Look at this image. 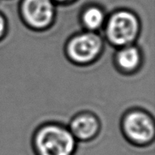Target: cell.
I'll use <instances>...</instances> for the list:
<instances>
[{"label": "cell", "instance_id": "obj_1", "mask_svg": "<svg viewBox=\"0 0 155 155\" xmlns=\"http://www.w3.org/2000/svg\"><path fill=\"white\" fill-rule=\"evenodd\" d=\"M32 148L35 155H75L78 141L68 126L58 122H46L34 130Z\"/></svg>", "mask_w": 155, "mask_h": 155}, {"label": "cell", "instance_id": "obj_2", "mask_svg": "<svg viewBox=\"0 0 155 155\" xmlns=\"http://www.w3.org/2000/svg\"><path fill=\"white\" fill-rule=\"evenodd\" d=\"M120 130L125 140L131 145L148 147L155 139L154 118L143 108H129L122 115Z\"/></svg>", "mask_w": 155, "mask_h": 155}, {"label": "cell", "instance_id": "obj_3", "mask_svg": "<svg viewBox=\"0 0 155 155\" xmlns=\"http://www.w3.org/2000/svg\"><path fill=\"white\" fill-rule=\"evenodd\" d=\"M138 28V18L134 14L128 11H119L109 18L106 34L113 44L127 46L135 39Z\"/></svg>", "mask_w": 155, "mask_h": 155}, {"label": "cell", "instance_id": "obj_4", "mask_svg": "<svg viewBox=\"0 0 155 155\" xmlns=\"http://www.w3.org/2000/svg\"><path fill=\"white\" fill-rule=\"evenodd\" d=\"M68 55L78 64H86L98 57L102 49V41L94 33H84L74 37L68 44Z\"/></svg>", "mask_w": 155, "mask_h": 155}, {"label": "cell", "instance_id": "obj_5", "mask_svg": "<svg viewBox=\"0 0 155 155\" xmlns=\"http://www.w3.org/2000/svg\"><path fill=\"white\" fill-rule=\"evenodd\" d=\"M68 128L78 142H90L97 138L101 131V121L94 113L82 111L74 114Z\"/></svg>", "mask_w": 155, "mask_h": 155}, {"label": "cell", "instance_id": "obj_6", "mask_svg": "<svg viewBox=\"0 0 155 155\" xmlns=\"http://www.w3.org/2000/svg\"><path fill=\"white\" fill-rule=\"evenodd\" d=\"M22 12L31 27L44 28L51 24L54 16L53 0H24Z\"/></svg>", "mask_w": 155, "mask_h": 155}, {"label": "cell", "instance_id": "obj_7", "mask_svg": "<svg viewBox=\"0 0 155 155\" xmlns=\"http://www.w3.org/2000/svg\"><path fill=\"white\" fill-rule=\"evenodd\" d=\"M141 62V55L137 48L125 46L116 56V63L118 68L125 74L134 73Z\"/></svg>", "mask_w": 155, "mask_h": 155}, {"label": "cell", "instance_id": "obj_8", "mask_svg": "<svg viewBox=\"0 0 155 155\" xmlns=\"http://www.w3.org/2000/svg\"><path fill=\"white\" fill-rule=\"evenodd\" d=\"M104 20V14L98 7L88 8L83 14V22L90 30H96L101 27Z\"/></svg>", "mask_w": 155, "mask_h": 155}, {"label": "cell", "instance_id": "obj_9", "mask_svg": "<svg viewBox=\"0 0 155 155\" xmlns=\"http://www.w3.org/2000/svg\"><path fill=\"white\" fill-rule=\"evenodd\" d=\"M4 30H5V20L4 17L0 14V38L4 34Z\"/></svg>", "mask_w": 155, "mask_h": 155}, {"label": "cell", "instance_id": "obj_10", "mask_svg": "<svg viewBox=\"0 0 155 155\" xmlns=\"http://www.w3.org/2000/svg\"><path fill=\"white\" fill-rule=\"evenodd\" d=\"M55 1H58V2H68V1H71V0H55Z\"/></svg>", "mask_w": 155, "mask_h": 155}]
</instances>
